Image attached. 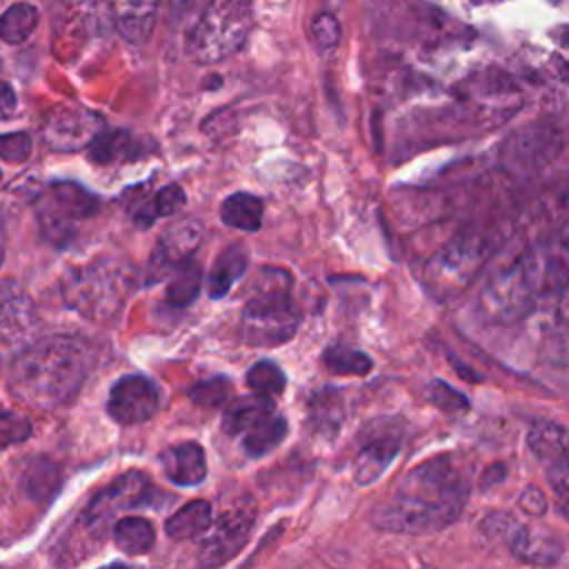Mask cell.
Listing matches in <instances>:
<instances>
[{
	"label": "cell",
	"instance_id": "cell-1",
	"mask_svg": "<svg viewBox=\"0 0 569 569\" xmlns=\"http://www.w3.org/2000/svg\"><path fill=\"white\" fill-rule=\"evenodd\" d=\"M469 498V476L456 456H436L416 465L385 500L371 509L378 529L396 533H436L458 520Z\"/></svg>",
	"mask_w": 569,
	"mask_h": 569
},
{
	"label": "cell",
	"instance_id": "cell-2",
	"mask_svg": "<svg viewBox=\"0 0 569 569\" xmlns=\"http://www.w3.org/2000/svg\"><path fill=\"white\" fill-rule=\"evenodd\" d=\"M91 360L93 356L82 340L69 336L42 338L13 356L7 385L24 407L51 411L78 396Z\"/></svg>",
	"mask_w": 569,
	"mask_h": 569
},
{
	"label": "cell",
	"instance_id": "cell-3",
	"mask_svg": "<svg viewBox=\"0 0 569 569\" xmlns=\"http://www.w3.org/2000/svg\"><path fill=\"white\" fill-rule=\"evenodd\" d=\"M167 493H160L151 487L149 476L140 471H127L118 476L109 487H104L100 493H96L78 520L71 525V529L64 536L62 553H67V560H76V551L82 556L93 553V542H100L104 529L113 520V516L122 509H160Z\"/></svg>",
	"mask_w": 569,
	"mask_h": 569
},
{
	"label": "cell",
	"instance_id": "cell-4",
	"mask_svg": "<svg viewBox=\"0 0 569 569\" xmlns=\"http://www.w3.org/2000/svg\"><path fill=\"white\" fill-rule=\"evenodd\" d=\"M131 289L133 271L127 264L107 258L71 267L60 284L67 307L96 322H107L120 316Z\"/></svg>",
	"mask_w": 569,
	"mask_h": 569
},
{
	"label": "cell",
	"instance_id": "cell-5",
	"mask_svg": "<svg viewBox=\"0 0 569 569\" xmlns=\"http://www.w3.org/2000/svg\"><path fill=\"white\" fill-rule=\"evenodd\" d=\"M289 276L280 269L262 271L240 313V336L251 347H278L298 331L300 313L289 296Z\"/></svg>",
	"mask_w": 569,
	"mask_h": 569
},
{
	"label": "cell",
	"instance_id": "cell-6",
	"mask_svg": "<svg viewBox=\"0 0 569 569\" xmlns=\"http://www.w3.org/2000/svg\"><path fill=\"white\" fill-rule=\"evenodd\" d=\"M251 27V0H209L187 38V53L200 64L220 62L242 49Z\"/></svg>",
	"mask_w": 569,
	"mask_h": 569
},
{
	"label": "cell",
	"instance_id": "cell-7",
	"mask_svg": "<svg viewBox=\"0 0 569 569\" xmlns=\"http://www.w3.org/2000/svg\"><path fill=\"white\" fill-rule=\"evenodd\" d=\"M542 300L529 247L500 264L485 282L478 307L491 322H513L525 318Z\"/></svg>",
	"mask_w": 569,
	"mask_h": 569
},
{
	"label": "cell",
	"instance_id": "cell-8",
	"mask_svg": "<svg viewBox=\"0 0 569 569\" xmlns=\"http://www.w3.org/2000/svg\"><path fill=\"white\" fill-rule=\"evenodd\" d=\"M491 256V240L482 233H460L433 253L422 273L431 298L447 302L467 289Z\"/></svg>",
	"mask_w": 569,
	"mask_h": 569
},
{
	"label": "cell",
	"instance_id": "cell-9",
	"mask_svg": "<svg viewBox=\"0 0 569 569\" xmlns=\"http://www.w3.org/2000/svg\"><path fill=\"white\" fill-rule=\"evenodd\" d=\"M222 431L240 440L249 458H262L273 451L287 436V418L278 413L271 396H247L227 405Z\"/></svg>",
	"mask_w": 569,
	"mask_h": 569
},
{
	"label": "cell",
	"instance_id": "cell-10",
	"mask_svg": "<svg viewBox=\"0 0 569 569\" xmlns=\"http://www.w3.org/2000/svg\"><path fill=\"white\" fill-rule=\"evenodd\" d=\"M98 207L100 202L89 189L78 182L58 180L38 196L36 220L47 242L62 249L76 236L78 222L93 216Z\"/></svg>",
	"mask_w": 569,
	"mask_h": 569
},
{
	"label": "cell",
	"instance_id": "cell-11",
	"mask_svg": "<svg viewBox=\"0 0 569 569\" xmlns=\"http://www.w3.org/2000/svg\"><path fill=\"white\" fill-rule=\"evenodd\" d=\"M405 442V429L396 418H376L367 422L358 438L353 478L358 485L376 482L396 460Z\"/></svg>",
	"mask_w": 569,
	"mask_h": 569
},
{
	"label": "cell",
	"instance_id": "cell-12",
	"mask_svg": "<svg viewBox=\"0 0 569 569\" xmlns=\"http://www.w3.org/2000/svg\"><path fill=\"white\" fill-rule=\"evenodd\" d=\"M256 522V509L251 505H238L227 509L213 520L209 533L198 549V562L202 567H220L229 562L247 545Z\"/></svg>",
	"mask_w": 569,
	"mask_h": 569
},
{
	"label": "cell",
	"instance_id": "cell-13",
	"mask_svg": "<svg viewBox=\"0 0 569 569\" xmlns=\"http://www.w3.org/2000/svg\"><path fill=\"white\" fill-rule=\"evenodd\" d=\"M160 409V387L144 373L118 378L107 398V413L118 425L131 427L147 422Z\"/></svg>",
	"mask_w": 569,
	"mask_h": 569
},
{
	"label": "cell",
	"instance_id": "cell-14",
	"mask_svg": "<svg viewBox=\"0 0 569 569\" xmlns=\"http://www.w3.org/2000/svg\"><path fill=\"white\" fill-rule=\"evenodd\" d=\"M542 298L558 296L569 287V216L542 240L529 244Z\"/></svg>",
	"mask_w": 569,
	"mask_h": 569
},
{
	"label": "cell",
	"instance_id": "cell-15",
	"mask_svg": "<svg viewBox=\"0 0 569 569\" xmlns=\"http://www.w3.org/2000/svg\"><path fill=\"white\" fill-rule=\"evenodd\" d=\"M204 238V224L198 218L182 216L164 227L160 233L153 256L147 269V284H153L160 278H169L173 267L193 256Z\"/></svg>",
	"mask_w": 569,
	"mask_h": 569
},
{
	"label": "cell",
	"instance_id": "cell-16",
	"mask_svg": "<svg viewBox=\"0 0 569 569\" xmlns=\"http://www.w3.org/2000/svg\"><path fill=\"white\" fill-rule=\"evenodd\" d=\"M102 131V122L80 109H58L42 127V138L49 149L56 151H78L89 147L93 138Z\"/></svg>",
	"mask_w": 569,
	"mask_h": 569
},
{
	"label": "cell",
	"instance_id": "cell-17",
	"mask_svg": "<svg viewBox=\"0 0 569 569\" xmlns=\"http://www.w3.org/2000/svg\"><path fill=\"white\" fill-rule=\"evenodd\" d=\"M162 473L167 480L180 487L200 485L207 476V456L200 442L187 440L180 445H171L160 453Z\"/></svg>",
	"mask_w": 569,
	"mask_h": 569
},
{
	"label": "cell",
	"instance_id": "cell-18",
	"mask_svg": "<svg viewBox=\"0 0 569 569\" xmlns=\"http://www.w3.org/2000/svg\"><path fill=\"white\" fill-rule=\"evenodd\" d=\"M511 556L527 565H553L562 556L560 540L545 529H533L527 525H516L505 540Z\"/></svg>",
	"mask_w": 569,
	"mask_h": 569
},
{
	"label": "cell",
	"instance_id": "cell-19",
	"mask_svg": "<svg viewBox=\"0 0 569 569\" xmlns=\"http://www.w3.org/2000/svg\"><path fill=\"white\" fill-rule=\"evenodd\" d=\"M307 413H309V427L318 438H325V440L336 438L345 422V400L340 389L336 387L318 389L309 398Z\"/></svg>",
	"mask_w": 569,
	"mask_h": 569
},
{
	"label": "cell",
	"instance_id": "cell-20",
	"mask_svg": "<svg viewBox=\"0 0 569 569\" xmlns=\"http://www.w3.org/2000/svg\"><path fill=\"white\" fill-rule=\"evenodd\" d=\"M87 149H89V158L93 162L111 164V162L136 160V158L144 156L147 151H151L153 144H144L140 138H136L122 129H118V131L102 129Z\"/></svg>",
	"mask_w": 569,
	"mask_h": 569
},
{
	"label": "cell",
	"instance_id": "cell-21",
	"mask_svg": "<svg viewBox=\"0 0 569 569\" xmlns=\"http://www.w3.org/2000/svg\"><path fill=\"white\" fill-rule=\"evenodd\" d=\"M187 196L180 184H167L147 198H129V211L138 227H149L153 220L176 216L184 209Z\"/></svg>",
	"mask_w": 569,
	"mask_h": 569
},
{
	"label": "cell",
	"instance_id": "cell-22",
	"mask_svg": "<svg viewBox=\"0 0 569 569\" xmlns=\"http://www.w3.org/2000/svg\"><path fill=\"white\" fill-rule=\"evenodd\" d=\"M560 142H562V138H560L558 127L536 122L533 127L518 133V138L513 142V151L520 162L540 164L556 156V151L560 149Z\"/></svg>",
	"mask_w": 569,
	"mask_h": 569
},
{
	"label": "cell",
	"instance_id": "cell-23",
	"mask_svg": "<svg viewBox=\"0 0 569 569\" xmlns=\"http://www.w3.org/2000/svg\"><path fill=\"white\" fill-rule=\"evenodd\" d=\"M527 447L540 465H549L569 456V429L551 420H536L527 431Z\"/></svg>",
	"mask_w": 569,
	"mask_h": 569
},
{
	"label": "cell",
	"instance_id": "cell-24",
	"mask_svg": "<svg viewBox=\"0 0 569 569\" xmlns=\"http://www.w3.org/2000/svg\"><path fill=\"white\" fill-rule=\"evenodd\" d=\"M213 525V509L207 500H191L173 511L164 522V533L171 540H191L209 531Z\"/></svg>",
	"mask_w": 569,
	"mask_h": 569
},
{
	"label": "cell",
	"instance_id": "cell-25",
	"mask_svg": "<svg viewBox=\"0 0 569 569\" xmlns=\"http://www.w3.org/2000/svg\"><path fill=\"white\" fill-rule=\"evenodd\" d=\"M264 216V200L249 191H236L227 196L220 204V220L240 231H258Z\"/></svg>",
	"mask_w": 569,
	"mask_h": 569
},
{
	"label": "cell",
	"instance_id": "cell-26",
	"mask_svg": "<svg viewBox=\"0 0 569 569\" xmlns=\"http://www.w3.org/2000/svg\"><path fill=\"white\" fill-rule=\"evenodd\" d=\"M249 267V258L242 244H231L227 247L216 260H213V269L209 273V298L220 300L224 298L231 287L247 273Z\"/></svg>",
	"mask_w": 569,
	"mask_h": 569
},
{
	"label": "cell",
	"instance_id": "cell-27",
	"mask_svg": "<svg viewBox=\"0 0 569 569\" xmlns=\"http://www.w3.org/2000/svg\"><path fill=\"white\" fill-rule=\"evenodd\" d=\"M113 545L127 556L149 553L156 545V529L147 518L127 516L113 525Z\"/></svg>",
	"mask_w": 569,
	"mask_h": 569
},
{
	"label": "cell",
	"instance_id": "cell-28",
	"mask_svg": "<svg viewBox=\"0 0 569 569\" xmlns=\"http://www.w3.org/2000/svg\"><path fill=\"white\" fill-rule=\"evenodd\" d=\"M31 298L13 282L2 284V338L9 342L31 322Z\"/></svg>",
	"mask_w": 569,
	"mask_h": 569
},
{
	"label": "cell",
	"instance_id": "cell-29",
	"mask_svg": "<svg viewBox=\"0 0 569 569\" xmlns=\"http://www.w3.org/2000/svg\"><path fill=\"white\" fill-rule=\"evenodd\" d=\"M200 284H202L200 264L193 258H187L184 262L173 267V271L169 273L164 298L171 307H189L196 300Z\"/></svg>",
	"mask_w": 569,
	"mask_h": 569
},
{
	"label": "cell",
	"instance_id": "cell-30",
	"mask_svg": "<svg viewBox=\"0 0 569 569\" xmlns=\"http://www.w3.org/2000/svg\"><path fill=\"white\" fill-rule=\"evenodd\" d=\"M38 27V9L29 2L11 4L0 20V33L7 44H22Z\"/></svg>",
	"mask_w": 569,
	"mask_h": 569
},
{
	"label": "cell",
	"instance_id": "cell-31",
	"mask_svg": "<svg viewBox=\"0 0 569 569\" xmlns=\"http://www.w3.org/2000/svg\"><path fill=\"white\" fill-rule=\"evenodd\" d=\"M322 365L336 376H365L371 371V358L353 347L331 345L322 353Z\"/></svg>",
	"mask_w": 569,
	"mask_h": 569
},
{
	"label": "cell",
	"instance_id": "cell-32",
	"mask_svg": "<svg viewBox=\"0 0 569 569\" xmlns=\"http://www.w3.org/2000/svg\"><path fill=\"white\" fill-rule=\"evenodd\" d=\"M284 385H287V376L273 360H258L247 371V387L253 393L273 398L284 391Z\"/></svg>",
	"mask_w": 569,
	"mask_h": 569
},
{
	"label": "cell",
	"instance_id": "cell-33",
	"mask_svg": "<svg viewBox=\"0 0 569 569\" xmlns=\"http://www.w3.org/2000/svg\"><path fill=\"white\" fill-rule=\"evenodd\" d=\"M231 396V380L227 376H213L189 387V398L202 409H218L227 405Z\"/></svg>",
	"mask_w": 569,
	"mask_h": 569
},
{
	"label": "cell",
	"instance_id": "cell-34",
	"mask_svg": "<svg viewBox=\"0 0 569 569\" xmlns=\"http://www.w3.org/2000/svg\"><path fill=\"white\" fill-rule=\"evenodd\" d=\"M545 471H547V482L558 502V509L569 520V456H562L545 465Z\"/></svg>",
	"mask_w": 569,
	"mask_h": 569
},
{
	"label": "cell",
	"instance_id": "cell-35",
	"mask_svg": "<svg viewBox=\"0 0 569 569\" xmlns=\"http://www.w3.org/2000/svg\"><path fill=\"white\" fill-rule=\"evenodd\" d=\"M427 400L438 407L440 411H465L469 407V400L465 393L447 385L445 380H429L427 385Z\"/></svg>",
	"mask_w": 569,
	"mask_h": 569
},
{
	"label": "cell",
	"instance_id": "cell-36",
	"mask_svg": "<svg viewBox=\"0 0 569 569\" xmlns=\"http://www.w3.org/2000/svg\"><path fill=\"white\" fill-rule=\"evenodd\" d=\"M311 36L316 40V44L322 49V51H331L340 44V36H342V29H340V22L333 13L329 11H320L313 16L311 20Z\"/></svg>",
	"mask_w": 569,
	"mask_h": 569
},
{
	"label": "cell",
	"instance_id": "cell-37",
	"mask_svg": "<svg viewBox=\"0 0 569 569\" xmlns=\"http://www.w3.org/2000/svg\"><path fill=\"white\" fill-rule=\"evenodd\" d=\"M31 436V422L13 411H2V420H0V442L2 447H11L18 445L22 440H27Z\"/></svg>",
	"mask_w": 569,
	"mask_h": 569
},
{
	"label": "cell",
	"instance_id": "cell-38",
	"mask_svg": "<svg viewBox=\"0 0 569 569\" xmlns=\"http://www.w3.org/2000/svg\"><path fill=\"white\" fill-rule=\"evenodd\" d=\"M31 149H33V140L29 133L13 131L0 138V156L7 162H24L31 156Z\"/></svg>",
	"mask_w": 569,
	"mask_h": 569
},
{
	"label": "cell",
	"instance_id": "cell-39",
	"mask_svg": "<svg viewBox=\"0 0 569 569\" xmlns=\"http://www.w3.org/2000/svg\"><path fill=\"white\" fill-rule=\"evenodd\" d=\"M518 507L533 518H540L547 513V496L538 489V487H527L525 491H520L518 496Z\"/></svg>",
	"mask_w": 569,
	"mask_h": 569
},
{
	"label": "cell",
	"instance_id": "cell-40",
	"mask_svg": "<svg viewBox=\"0 0 569 569\" xmlns=\"http://www.w3.org/2000/svg\"><path fill=\"white\" fill-rule=\"evenodd\" d=\"M16 109V96H13V89L9 82L2 84V118H9Z\"/></svg>",
	"mask_w": 569,
	"mask_h": 569
},
{
	"label": "cell",
	"instance_id": "cell-41",
	"mask_svg": "<svg viewBox=\"0 0 569 569\" xmlns=\"http://www.w3.org/2000/svg\"><path fill=\"white\" fill-rule=\"evenodd\" d=\"M560 320H562V327H565V331H567V336H569V298H567V302L562 305Z\"/></svg>",
	"mask_w": 569,
	"mask_h": 569
}]
</instances>
